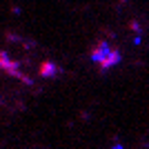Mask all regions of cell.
I'll list each match as a JSON object with an SVG mask.
<instances>
[{"label": "cell", "instance_id": "obj_1", "mask_svg": "<svg viewBox=\"0 0 149 149\" xmlns=\"http://www.w3.org/2000/svg\"><path fill=\"white\" fill-rule=\"evenodd\" d=\"M89 56H91V62L100 71H109V69H113L120 62V51L109 40H98V42L93 45Z\"/></svg>", "mask_w": 149, "mask_h": 149}]
</instances>
